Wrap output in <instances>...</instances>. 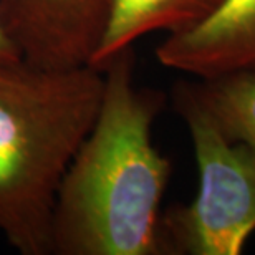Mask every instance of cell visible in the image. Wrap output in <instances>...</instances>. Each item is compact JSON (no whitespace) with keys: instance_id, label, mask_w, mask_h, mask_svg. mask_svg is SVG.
I'll return each mask as SVG.
<instances>
[{"instance_id":"5b68a950","label":"cell","mask_w":255,"mask_h":255,"mask_svg":"<svg viewBox=\"0 0 255 255\" xmlns=\"http://www.w3.org/2000/svg\"><path fill=\"white\" fill-rule=\"evenodd\" d=\"M156 58L194 78L255 73V0H227L201 27L167 35L157 45Z\"/></svg>"},{"instance_id":"8992f818","label":"cell","mask_w":255,"mask_h":255,"mask_svg":"<svg viewBox=\"0 0 255 255\" xmlns=\"http://www.w3.org/2000/svg\"><path fill=\"white\" fill-rule=\"evenodd\" d=\"M227 0H115L105 38L93 66L132 47L146 35L164 32L179 35L201 27Z\"/></svg>"},{"instance_id":"52a82bcc","label":"cell","mask_w":255,"mask_h":255,"mask_svg":"<svg viewBox=\"0 0 255 255\" xmlns=\"http://www.w3.org/2000/svg\"><path fill=\"white\" fill-rule=\"evenodd\" d=\"M181 83L229 139L255 154V73L239 71Z\"/></svg>"},{"instance_id":"3957f363","label":"cell","mask_w":255,"mask_h":255,"mask_svg":"<svg viewBox=\"0 0 255 255\" xmlns=\"http://www.w3.org/2000/svg\"><path fill=\"white\" fill-rule=\"evenodd\" d=\"M172 105L189 129L199 184L191 202L161 212L162 255H239L255 232V154L232 141L181 81Z\"/></svg>"},{"instance_id":"277c9868","label":"cell","mask_w":255,"mask_h":255,"mask_svg":"<svg viewBox=\"0 0 255 255\" xmlns=\"http://www.w3.org/2000/svg\"><path fill=\"white\" fill-rule=\"evenodd\" d=\"M115 0H0V28L25 63L93 66Z\"/></svg>"},{"instance_id":"6da1fadb","label":"cell","mask_w":255,"mask_h":255,"mask_svg":"<svg viewBox=\"0 0 255 255\" xmlns=\"http://www.w3.org/2000/svg\"><path fill=\"white\" fill-rule=\"evenodd\" d=\"M134 48L101 65L103 95L55 199L52 255H162L161 202L172 164L152 142L164 93L134 78Z\"/></svg>"},{"instance_id":"ba28073f","label":"cell","mask_w":255,"mask_h":255,"mask_svg":"<svg viewBox=\"0 0 255 255\" xmlns=\"http://www.w3.org/2000/svg\"><path fill=\"white\" fill-rule=\"evenodd\" d=\"M13 60H20V57H18V53L15 52V48L10 45L7 37L3 35L2 28H0V63L13 62Z\"/></svg>"},{"instance_id":"7a4b0ae2","label":"cell","mask_w":255,"mask_h":255,"mask_svg":"<svg viewBox=\"0 0 255 255\" xmlns=\"http://www.w3.org/2000/svg\"><path fill=\"white\" fill-rule=\"evenodd\" d=\"M101 95L96 66L0 63V234L20 255H52L55 199Z\"/></svg>"}]
</instances>
